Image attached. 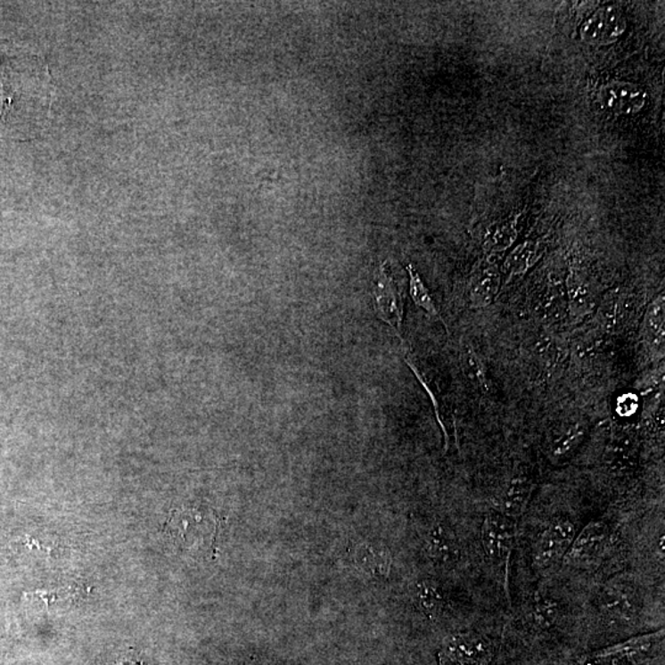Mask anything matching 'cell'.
Masks as SVG:
<instances>
[{
	"label": "cell",
	"instance_id": "52a82bcc",
	"mask_svg": "<svg viewBox=\"0 0 665 665\" xmlns=\"http://www.w3.org/2000/svg\"><path fill=\"white\" fill-rule=\"evenodd\" d=\"M609 538L610 531L605 522H589L579 534L574 536L572 545L563 558L564 563L578 567L592 564L602 556Z\"/></svg>",
	"mask_w": 665,
	"mask_h": 665
},
{
	"label": "cell",
	"instance_id": "277c9868",
	"mask_svg": "<svg viewBox=\"0 0 665 665\" xmlns=\"http://www.w3.org/2000/svg\"><path fill=\"white\" fill-rule=\"evenodd\" d=\"M598 605L610 619L631 621L641 610V595L631 579L616 577L608 580L600 589Z\"/></svg>",
	"mask_w": 665,
	"mask_h": 665
},
{
	"label": "cell",
	"instance_id": "4fadbf2b",
	"mask_svg": "<svg viewBox=\"0 0 665 665\" xmlns=\"http://www.w3.org/2000/svg\"><path fill=\"white\" fill-rule=\"evenodd\" d=\"M587 434V426L582 422L562 424L554 431L550 440V455L554 460H563L571 456L582 444Z\"/></svg>",
	"mask_w": 665,
	"mask_h": 665
},
{
	"label": "cell",
	"instance_id": "9c48e42d",
	"mask_svg": "<svg viewBox=\"0 0 665 665\" xmlns=\"http://www.w3.org/2000/svg\"><path fill=\"white\" fill-rule=\"evenodd\" d=\"M514 520L500 512L489 513L482 525V546L484 554L492 561L508 560L514 545Z\"/></svg>",
	"mask_w": 665,
	"mask_h": 665
},
{
	"label": "cell",
	"instance_id": "6da1fadb",
	"mask_svg": "<svg viewBox=\"0 0 665 665\" xmlns=\"http://www.w3.org/2000/svg\"><path fill=\"white\" fill-rule=\"evenodd\" d=\"M664 629L652 634L638 635L619 644L590 652L579 658L580 665H622L650 657L663 642Z\"/></svg>",
	"mask_w": 665,
	"mask_h": 665
},
{
	"label": "cell",
	"instance_id": "ffe728a7",
	"mask_svg": "<svg viewBox=\"0 0 665 665\" xmlns=\"http://www.w3.org/2000/svg\"><path fill=\"white\" fill-rule=\"evenodd\" d=\"M518 235L514 221H508L493 227L484 240V250L487 253H502L512 247Z\"/></svg>",
	"mask_w": 665,
	"mask_h": 665
},
{
	"label": "cell",
	"instance_id": "ac0fdd59",
	"mask_svg": "<svg viewBox=\"0 0 665 665\" xmlns=\"http://www.w3.org/2000/svg\"><path fill=\"white\" fill-rule=\"evenodd\" d=\"M568 299L572 316L582 318L593 308V293L590 286L579 274H571L568 279Z\"/></svg>",
	"mask_w": 665,
	"mask_h": 665
},
{
	"label": "cell",
	"instance_id": "ba28073f",
	"mask_svg": "<svg viewBox=\"0 0 665 665\" xmlns=\"http://www.w3.org/2000/svg\"><path fill=\"white\" fill-rule=\"evenodd\" d=\"M598 100L606 111L626 116L637 114L644 108L647 94L637 84L612 80L599 89Z\"/></svg>",
	"mask_w": 665,
	"mask_h": 665
},
{
	"label": "cell",
	"instance_id": "603a6c76",
	"mask_svg": "<svg viewBox=\"0 0 665 665\" xmlns=\"http://www.w3.org/2000/svg\"><path fill=\"white\" fill-rule=\"evenodd\" d=\"M632 448L634 447H632L631 439L626 437L615 438L610 445L609 460L612 463L622 464L632 457Z\"/></svg>",
	"mask_w": 665,
	"mask_h": 665
},
{
	"label": "cell",
	"instance_id": "9a60e30c",
	"mask_svg": "<svg viewBox=\"0 0 665 665\" xmlns=\"http://www.w3.org/2000/svg\"><path fill=\"white\" fill-rule=\"evenodd\" d=\"M644 332L645 341L651 350L664 351L665 341V300L664 295L658 296L651 302L645 312Z\"/></svg>",
	"mask_w": 665,
	"mask_h": 665
},
{
	"label": "cell",
	"instance_id": "5b68a950",
	"mask_svg": "<svg viewBox=\"0 0 665 665\" xmlns=\"http://www.w3.org/2000/svg\"><path fill=\"white\" fill-rule=\"evenodd\" d=\"M374 308L377 317L385 322L402 338L403 312L405 302L396 281L390 275L387 264H382L377 271L374 283Z\"/></svg>",
	"mask_w": 665,
	"mask_h": 665
},
{
	"label": "cell",
	"instance_id": "8992f818",
	"mask_svg": "<svg viewBox=\"0 0 665 665\" xmlns=\"http://www.w3.org/2000/svg\"><path fill=\"white\" fill-rule=\"evenodd\" d=\"M628 22L624 12L615 5H605L593 12L580 27V37L590 45L606 46L619 40Z\"/></svg>",
	"mask_w": 665,
	"mask_h": 665
},
{
	"label": "cell",
	"instance_id": "d6986e66",
	"mask_svg": "<svg viewBox=\"0 0 665 665\" xmlns=\"http://www.w3.org/2000/svg\"><path fill=\"white\" fill-rule=\"evenodd\" d=\"M558 615H560V606L556 600L546 595L536 596L529 612L530 622L538 629L551 628L556 624Z\"/></svg>",
	"mask_w": 665,
	"mask_h": 665
},
{
	"label": "cell",
	"instance_id": "8fae6325",
	"mask_svg": "<svg viewBox=\"0 0 665 665\" xmlns=\"http://www.w3.org/2000/svg\"><path fill=\"white\" fill-rule=\"evenodd\" d=\"M531 497L532 480L525 474L513 477L500 499V513L513 520L519 518L524 514Z\"/></svg>",
	"mask_w": 665,
	"mask_h": 665
},
{
	"label": "cell",
	"instance_id": "3957f363",
	"mask_svg": "<svg viewBox=\"0 0 665 665\" xmlns=\"http://www.w3.org/2000/svg\"><path fill=\"white\" fill-rule=\"evenodd\" d=\"M494 645L486 636L466 632L453 636L442 645L439 661L442 665H489Z\"/></svg>",
	"mask_w": 665,
	"mask_h": 665
},
{
	"label": "cell",
	"instance_id": "7a4b0ae2",
	"mask_svg": "<svg viewBox=\"0 0 665 665\" xmlns=\"http://www.w3.org/2000/svg\"><path fill=\"white\" fill-rule=\"evenodd\" d=\"M576 534L572 520L562 516L552 520L536 540L532 554L535 567L545 571L563 561Z\"/></svg>",
	"mask_w": 665,
	"mask_h": 665
},
{
	"label": "cell",
	"instance_id": "30bf717a",
	"mask_svg": "<svg viewBox=\"0 0 665 665\" xmlns=\"http://www.w3.org/2000/svg\"><path fill=\"white\" fill-rule=\"evenodd\" d=\"M425 551L429 558L440 566H451L460 556L456 536L445 525L434 526L428 532Z\"/></svg>",
	"mask_w": 665,
	"mask_h": 665
},
{
	"label": "cell",
	"instance_id": "7402d4cb",
	"mask_svg": "<svg viewBox=\"0 0 665 665\" xmlns=\"http://www.w3.org/2000/svg\"><path fill=\"white\" fill-rule=\"evenodd\" d=\"M464 370L471 380L474 381L477 385L486 387L487 376L486 369L479 355L473 348L467 347L463 350Z\"/></svg>",
	"mask_w": 665,
	"mask_h": 665
},
{
	"label": "cell",
	"instance_id": "7c38bea8",
	"mask_svg": "<svg viewBox=\"0 0 665 665\" xmlns=\"http://www.w3.org/2000/svg\"><path fill=\"white\" fill-rule=\"evenodd\" d=\"M502 276L494 266L482 267L474 274L471 283L470 300L472 308H486L498 296Z\"/></svg>",
	"mask_w": 665,
	"mask_h": 665
},
{
	"label": "cell",
	"instance_id": "2e32d148",
	"mask_svg": "<svg viewBox=\"0 0 665 665\" xmlns=\"http://www.w3.org/2000/svg\"><path fill=\"white\" fill-rule=\"evenodd\" d=\"M544 247L538 242L528 241L510 251L505 263V271L509 276L525 274L541 259Z\"/></svg>",
	"mask_w": 665,
	"mask_h": 665
},
{
	"label": "cell",
	"instance_id": "44dd1931",
	"mask_svg": "<svg viewBox=\"0 0 665 665\" xmlns=\"http://www.w3.org/2000/svg\"><path fill=\"white\" fill-rule=\"evenodd\" d=\"M409 275V287H411V296L415 305L421 307L424 311L428 312L431 316L435 317H440L437 305H435L434 300L429 291L428 287L423 283L422 277L416 273L415 267H406Z\"/></svg>",
	"mask_w": 665,
	"mask_h": 665
},
{
	"label": "cell",
	"instance_id": "5bb4252c",
	"mask_svg": "<svg viewBox=\"0 0 665 665\" xmlns=\"http://www.w3.org/2000/svg\"><path fill=\"white\" fill-rule=\"evenodd\" d=\"M355 563L369 576L382 578L389 576L392 556L383 546L363 544L355 552Z\"/></svg>",
	"mask_w": 665,
	"mask_h": 665
},
{
	"label": "cell",
	"instance_id": "e0dca14e",
	"mask_svg": "<svg viewBox=\"0 0 665 665\" xmlns=\"http://www.w3.org/2000/svg\"><path fill=\"white\" fill-rule=\"evenodd\" d=\"M416 606L424 615L431 619H437L447 609V599L444 592L432 580H423L415 589Z\"/></svg>",
	"mask_w": 665,
	"mask_h": 665
}]
</instances>
